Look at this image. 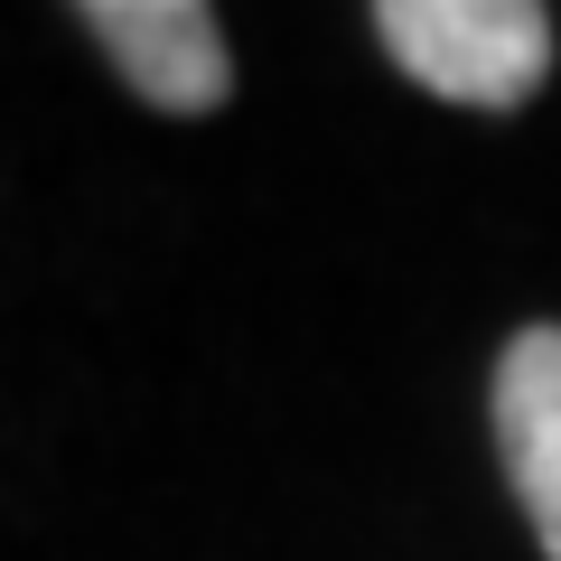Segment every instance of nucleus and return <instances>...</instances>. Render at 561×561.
Wrapping results in <instances>:
<instances>
[{
  "label": "nucleus",
  "instance_id": "1",
  "mask_svg": "<svg viewBox=\"0 0 561 561\" xmlns=\"http://www.w3.org/2000/svg\"><path fill=\"white\" fill-rule=\"evenodd\" d=\"M375 38L421 94L468 113H515L552 76V10L534 0H383Z\"/></svg>",
  "mask_w": 561,
  "mask_h": 561
},
{
  "label": "nucleus",
  "instance_id": "2",
  "mask_svg": "<svg viewBox=\"0 0 561 561\" xmlns=\"http://www.w3.org/2000/svg\"><path fill=\"white\" fill-rule=\"evenodd\" d=\"M84 28L122 66V84L160 113H216L234 94V57L206 0H84Z\"/></svg>",
  "mask_w": 561,
  "mask_h": 561
},
{
  "label": "nucleus",
  "instance_id": "3",
  "mask_svg": "<svg viewBox=\"0 0 561 561\" xmlns=\"http://www.w3.org/2000/svg\"><path fill=\"white\" fill-rule=\"evenodd\" d=\"M486 412H496V459L515 478L524 524H534L542 561H561V328H524L496 356Z\"/></svg>",
  "mask_w": 561,
  "mask_h": 561
}]
</instances>
